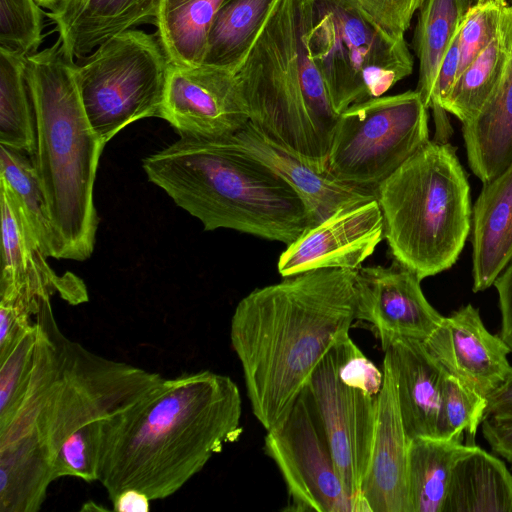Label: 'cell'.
<instances>
[{
	"label": "cell",
	"mask_w": 512,
	"mask_h": 512,
	"mask_svg": "<svg viewBox=\"0 0 512 512\" xmlns=\"http://www.w3.org/2000/svg\"><path fill=\"white\" fill-rule=\"evenodd\" d=\"M393 259L420 280L450 269L470 233L467 175L449 142L428 140L376 190Z\"/></svg>",
	"instance_id": "cell-7"
},
{
	"label": "cell",
	"mask_w": 512,
	"mask_h": 512,
	"mask_svg": "<svg viewBox=\"0 0 512 512\" xmlns=\"http://www.w3.org/2000/svg\"><path fill=\"white\" fill-rule=\"evenodd\" d=\"M158 117L180 137L208 140L232 136L249 122L236 73L205 63L170 65Z\"/></svg>",
	"instance_id": "cell-13"
},
{
	"label": "cell",
	"mask_w": 512,
	"mask_h": 512,
	"mask_svg": "<svg viewBox=\"0 0 512 512\" xmlns=\"http://www.w3.org/2000/svg\"><path fill=\"white\" fill-rule=\"evenodd\" d=\"M442 512H512V474L498 457L471 445L453 466Z\"/></svg>",
	"instance_id": "cell-24"
},
{
	"label": "cell",
	"mask_w": 512,
	"mask_h": 512,
	"mask_svg": "<svg viewBox=\"0 0 512 512\" xmlns=\"http://www.w3.org/2000/svg\"><path fill=\"white\" fill-rule=\"evenodd\" d=\"M82 59L76 68L82 103L105 145L127 125L158 117L171 63L156 33L128 29Z\"/></svg>",
	"instance_id": "cell-10"
},
{
	"label": "cell",
	"mask_w": 512,
	"mask_h": 512,
	"mask_svg": "<svg viewBox=\"0 0 512 512\" xmlns=\"http://www.w3.org/2000/svg\"><path fill=\"white\" fill-rule=\"evenodd\" d=\"M225 0H159L154 25L172 65L195 67L205 58L212 23Z\"/></svg>",
	"instance_id": "cell-26"
},
{
	"label": "cell",
	"mask_w": 512,
	"mask_h": 512,
	"mask_svg": "<svg viewBox=\"0 0 512 512\" xmlns=\"http://www.w3.org/2000/svg\"><path fill=\"white\" fill-rule=\"evenodd\" d=\"M226 139L270 168L302 200L312 227L339 209L376 199V192L341 183L270 142L250 122Z\"/></svg>",
	"instance_id": "cell-18"
},
{
	"label": "cell",
	"mask_w": 512,
	"mask_h": 512,
	"mask_svg": "<svg viewBox=\"0 0 512 512\" xmlns=\"http://www.w3.org/2000/svg\"><path fill=\"white\" fill-rule=\"evenodd\" d=\"M307 44L338 114L413 72L405 38L387 34L354 0H312Z\"/></svg>",
	"instance_id": "cell-8"
},
{
	"label": "cell",
	"mask_w": 512,
	"mask_h": 512,
	"mask_svg": "<svg viewBox=\"0 0 512 512\" xmlns=\"http://www.w3.org/2000/svg\"><path fill=\"white\" fill-rule=\"evenodd\" d=\"M473 291L494 285L512 260V163L483 183L472 212Z\"/></svg>",
	"instance_id": "cell-22"
},
{
	"label": "cell",
	"mask_w": 512,
	"mask_h": 512,
	"mask_svg": "<svg viewBox=\"0 0 512 512\" xmlns=\"http://www.w3.org/2000/svg\"><path fill=\"white\" fill-rule=\"evenodd\" d=\"M236 383L209 370L163 379L130 408L100 420L98 482L112 501L136 489L170 497L242 434Z\"/></svg>",
	"instance_id": "cell-2"
},
{
	"label": "cell",
	"mask_w": 512,
	"mask_h": 512,
	"mask_svg": "<svg viewBox=\"0 0 512 512\" xmlns=\"http://www.w3.org/2000/svg\"><path fill=\"white\" fill-rule=\"evenodd\" d=\"M150 499L141 491L127 489L120 492L113 500V511L116 512H147Z\"/></svg>",
	"instance_id": "cell-42"
},
{
	"label": "cell",
	"mask_w": 512,
	"mask_h": 512,
	"mask_svg": "<svg viewBox=\"0 0 512 512\" xmlns=\"http://www.w3.org/2000/svg\"><path fill=\"white\" fill-rule=\"evenodd\" d=\"M383 365L394 379L401 419L409 441L418 437L437 438L444 368L422 341L410 338L394 341L384 351Z\"/></svg>",
	"instance_id": "cell-20"
},
{
	"label": "cell",
	"mask_w": 512,
	"mask_h": 512,
	"mask_svg": "<svg viewBox=\"0 0 512 512\" xmlns=\"http://www.w3.org/2000/svg\"><path fill=\"white\" fill-rule=\"evenodd\" d=\"M36 0H0V47L30 56L43 35V11Z\"/></svg>",
	"instance_id": "cell-33"
},
{
	"label": "cell",
	"mask_w": 512,
	"mask_h": 512,
	"mask_svg": "<svg viewBox=\"0 0 512 512\" xmlns=\"http://www.w3.org/2000/svg\"><path fill=\"white\" fill-rule=\"evenodd\" d=\"M26 56L0 47V144L36 152V124L26 78Z\"/></svg>",
	"instance_id": "cell-30"
},
{
	"label": "cell",
	"mask_w": 512,
	"mask_h": 512,
	"mask_svg": "<svg viewBox=\"0 0 512 512\" xmlns=\"http://www.w3.org/2000/svg\"><path fill=\"white\" fill-rule=\"evenodd\" d=\"M280 0H225L212 23L203 63L237 72Z\"/></svg>",
	"instance_id": "cell-27"
},
{
	"label": "cell",
	"mask_w": 512,
	"mask_h": 512,
	"mask_svg": "<svg viewBox=\"0 0 512 512\" xmlns=\"http://www.w3.org/2000/svg\"><path fill=\"white\" fill-rule=\"evenodd\" d=\"M383 373L372 453L361 495L370 512H411L407 481L409 439L394 379L385 365Z\"/></svg>",
	"instance_id": "cell-19"
},
{
	"label": "cell",
	"mask_w": 512,
	"mask_h": 512,
	"mask_svg": "<svg viewBox=\"0 0 512 512\" xmlns=\"http://www.w3.org/2000/svg\"><path fill=\"white\" fill-rule=\"evenodd\" d=\"M64 0H36V2L44 8H48L50 11L55 9Z\"/></svg>",
	"instance_id": "cell-43"
},
{
	"label": "cell",
	"mask_w": 512,
	"mask_h": 512,
	"mask_svg": "<svg viewBox=\"0 0 512 512\" xmlns=\"http://www.w3.org/2000/svg\"><path fill=\"white\" fill-rule=\"evenodd\" d=\"M483 420L512 422V368L505 380L486 396Z\"/></svg>",
	"instance_id": "cell-39"
},
{
	"label": "cell",
	"mask_w": 512,
	"mask_h": 512,
	"mask_svg": "<svg viewBox=\"0 0 512 512\" xmlns=\"http://www.w3.org/2000/svg\"><path fill=\"white\" fill-rule=\"evenodd\" d=\"M471 445L458 438L418 437L409 441L407 481L411 512H442L453 466Z\"/></svg>",
	"instance_id": "cell-28"
},
{
	"label": "cell",
	"mask_w": 512,
	"mask_h": 512,
	"mask_svg": "<svg viewBox=\"0 0 512 512\" xmlns=\"http://www.w3.org/2000/svg\"><path fill=\"white\" fill-rule=\"evenodd\" d=\"M159 0H64L46 15L71 59L84 58L110 37L153 23Z\"/></svg>",
	"instance_id": "cell-21"
},
{
	"label": "cell",
	"mask_w": 512,
	"mask_h": 512,
	"mask_svg": "<svg viewBox=\"0 0 512 512\" xmlns=\"http://www.w3.org/2000/svg\"><path fill=\"white\" fill-rule=\"evenodd\" d=\"M512 58V5L494 40L457 76L440 102L461 123L474 119L496 92Z\"/></svg>",
	"instance_id": "cell-25"
},
{
	"label": "cell",
	"mask_w": 512,
	"mask_h": 512,
	"mask_svg": "<svg viewBox=\"0 0 512 512\" xmlns=\"http://www.w3.org/2000/svg\"><path fill=\"white\" fill-rule=\"evenodd\" d=\"M472 172L489 182L512 163V58L503 78L479 114L462 124Z\"/></svg>",
	"instance_id": "cell-23"
},
{
	"label": "cell",
	"mask_w": 512,
	"mask_h": 512,
	"mask_svg": "<svg viewBox=\"0 0 512 512\" xmlns=\"http://www.w3.org/2000/svg\"><path fill=\"white\" fill-rule=\"evenodd\" d=\"M384 239L376 199L339 209L287 245L277 268L288 277L321 268L357 270Z\"/></svg>",
	"instance_id": "cell-15"
},
{
	"label": "cell",
	"mask_w": 512,
	"mask_h": 512,
	"mask_svg": "<svg viewBox=\"0 0 512 512\" xmlns=\"http://www.w3.org/2000/svg\"><path fill=\"white\" fill-rule=\"evenodd\" d=\"M383 380V370L347 334L329 349L307 384L356 512H370L361 490L371 458Z\"/></svg>",
	"instance_id": "cell-9"
},
{
	"label": "cell",
	"mask_w": 512,
	"mask_h": 512,
	"mask_svg": "<svg viewBox=\"0 0 512 512\" xmlns=\"http://www.w3.org/2000/svg\"><path fill=\"white\" fill-rule=\"evenodd\" d=\"M423 343L448 373L484 397L505 380L512 368L507 358L509 346L500 335L487 330L472 304L443 316Z\"/></svg>",
	"instance_id": "cell-16"
},
{
	"label": "cell",
	"mask_w": 512,
	"mask_h": 512,
	"mask_svg": "<svg viewBox=\"0 0 512 512\" xmlns=\"http://www.w3.org/2000/svg\"><path fill=\"white\" fill-rule=\"evenodd\" d=\"M312 0H280L236 72L249 122L270 142L319 172L338 121L311 59Z\"/></svg>",
	"instance_id": "cell-6"
},
{
	"label": "cell",
	"mask_w": 512,
	"mask_h": 512,
	"mask_svg": "<svg viewBox=\"0 0 512 512\" xmlns=\"http://www.w3.org/2000/svg\"><path fill=\"white\" fill-rule=\"evenodd\" d=\"M420 278L394 260L389 266H361L355 275V320L369 323L385 351L394 341L424 342L443 316L424 296Z\"/></svg>",
	"instance_id": "cell-14"
},
{
	"label": "cell",
	"mask_w": 512,
	"mask_h": 512,
	"mask_svg": "<svg viewBox=\"0 0 512 512\" xmlns=\"http://www.w3.org/2000/svg\"><path fill=\"white\" fill-rule=\"evenodd\" d=\"M494 286L501 315L500 336L512 352V264L496 279Z\"/></svg>",
	"instance_id": "cell-40"
},
{
	"label": "cell",
	"mask_w": 512,
	"mask_h": 512,
	"mask_svg": "<svg viewBox=\"0 0 512 512\" xmlns=\"http://www.w3.org/2000/svg\"><path fill=\"white\" fill-rule=\"evenodd\" d=\"M35 322L27 379L0 417V487L18 501L40 505L54 481V460L63 443L85 425L130 408L164 378L67 338L50 297L41 299Z\"/></svg>",
	"instance_id": "cell-1"
},
{
	"label": "cell",
	"mask_w": 512,
	"mask_h": 512,
	"mask_svg": "<svg viewBox=\"0 0 512 512\" xmlns=\"http://www.w3.org/2000/svg\"><path fill=\"white\" fill-rule=\"evenodd\" d=\"M472 0H424L419 8L412 46L419 61L416 91L427 109L441 61L459 32Z\"/></svg>",
	"instance_id": "cell-29"
},
{
	"label": "cell",
	"mask_w": 512,
	"mask_h": 512,
	"mask_svg": "<svg viewBox=\"0 0 512 512\" xmlns=\"http://www.w3.org/2000/svg\"><path fill=\"white\" fill-rule=\"evenodd\" d=\"M76 68L59 39L26 58L36 124L33 160L55 235L56 258L83 261L96 240L93 188L105 144L86 115Z\"/></svg>",
	"instance_id": "cell-5"
},
{
	"label": "cell",
	"mask_w": 512,
	"mask_h": 512,
	"mask_svg": "<svg viewBox=\"0 0 512 512\" xmlns=\"http://www.w3.org/2000/svg\"><path fill=\"white\" fill-rule=\"evenodd\" d=\"M512 5V0H507Z\"/></svg>",
	"instance_id": "cell-44"
},
{
	"label": "cell",
	"mask_w": 512,
	"mask_h": 512,
	"mask_svg": "<svg viewBox=\"0 0 512 512\" xmlns=\"http://www.w3.org/2000/svg\"><path fill=\"white\" fill-rule=\"evenodd\" d=\"M387 34L404 39L412 18L424 0H354Z\"/></svg>",
	"instance_id": "cell-37"
},
{
	"label": "cell",
	"mask_w": 512,
	"mask_h": 512,
	"mask_svg": "<svg viewBox=\"0 0 512 512\" xmlns=\"http://www.w3.org/2000/svg\"><path fill=\"white\" fill-rule=\"evenodd\" d=\"M510 5L507 0H478L471 3L458 32V75L497 36Z\"/></svg>",
	"instance_id": "cell-34"
},
{
	"label": "cell",
	"mask_w": 512,
	"mask_h": 512,
	"mask_svg": "<svg viewBox=\"0 0 512 512\" xmlns=\"http://www.w3.org/2000/svg\"><path fill=\"white\" fill-rule=\"evenodd\" d=\"M460 49L458 33L446 51L438 69L430 97L429 109H437L459 73Z\"/></svg>",
	"instance_id": "cell-38"
},
{
	"label": "cell",
	"mask_w": 512,
	"mask_h": 512,
	"mask_svg": "<svg viewBox=\"0 0 512 512\" xmlns=\"http://www.w3.org/2000/svg\"><path fill=\"white\" fill-rule=\"evenodd\" d=\"M0 178L16 195L44 254L47 257L56 258L55 235L42 185L31 155L0 144Z\"/></svg>",
	"instance_id": "cell-31"
},
{
	"label": "cell",
	"mask_w": 512,
	"mask_h": 512,
	"mask_svg": "<svg viewBox=\"0 0 512 512\" xmlns=\"http://www.w3.org/2000/svg\"><path fill=\"white\" fill-rule=\"evenodd\" d=\"M1 278L0 284H29L45 296L57 294L72 305L88 301L84 282L67 272L56 274L9 185L0 178Z\"/></svg>",
	"instance_id": "cell-17"
},
{
	"label": "cell",
	"mask_w": 512,
	"mask_h": 512,
	"mask_svg": "<svg viewBox=\"0 0 512 512\" xmlns=\"http://www.w3.org/2000/svg\"><path fill=\"white\" fill-rule=\"evenodd\" d=\"M481 428L492 451L512 465V422L497 423L483 420Z\"/></svg>",
	"instance_id": "cell-41"
},
{
	"label": "cell",
	"mask_w": 512,
	"mask_h": 512,
	"mask_svg": "<svg viewBox=\"0 0 512 512\" xmlns=\"http://www.w3.org/2000/svg\"><path fill=\"white\" fill-rule=\"evenodd\" d=\"M142 166L149 181L206 231L232 229L289 245L309 228L295 191L226 138L180 137Z\"/></svg>",
	"instance_id": "cell-4"
},
{
	"label": "cell",
	"mask_w": 512,
	"mask_h": 512,
	"mask_svg": "<svg viewBox=\"0 0 512 512\" xmlns=\"http://www.w3.org/2000/svg\"><path fill=\"white\" fill-rule=\"evenodd\" d=\"M100 420L85 425L63 443L54 460V481L68 476L98 481Z\"/></svg>",
	"instance_id": "cell-35"
},
{
	"label": "cell",
	"mask_w": 512,
	"mask_h": 512,
	"mask_svg": "<svg viewBox=\"0 0 512 512\" xmlns=\"http://www.w3.org/2000/svg\"><path fill=\"white\" fill-rule=\"evenodd\" d=\"M486 397L478 394L444 369L441 380L437 438L463 439L471 443L482 423Z\"/></svg>",
	"instance_id": "cell-32"
},
{
	"label": "cell",
	"mask_w": 512,
	"mask_h": 512,
	"mask_svg": "<svg viewBox=\"0 0 512 512\" xmlns=\"http://www.w3.org/2000/svg\"><path fill=\"white\" fill-rule=\"evenodd\" d=\"M36 336L37 326L34 319L33 325L0 360V416L11 409L24 387L32 364Z\"/></svg>",
	"instance_id": "cell-36"
},
{
	"label": "cell",
	"mask_w": 512,
	"mask_h": 512,
	"mask_svg": "<svg viewBox=\"0 0 512 512\" xmlns=\"http://www.w3.org/2000/svg\"><path fill=\"white\" fill-rule=\"evenodd\" d=\"M356 270L321 268L256 288L237 304L230 341L252 412L277 426L355 320Z\"/></svg>",
	"instance_id": "cell-3"
},
{
	"label": "cell",
	"mask_w": 512,
	"mask_h": 512,
	"mask_svg": "<svg viewBox=\"0 0 512 512\" xmlns=\"http://www.w3.org/2000/svg\"><path fill=\"white\" fill-rule=\"evenodd\" d=\"M428 140V109L416 90L358 102L339 114L325 173L376 192Z\"/></svg>",
	"instance_id": "cell-11"
},
{
	"label": "cell",
	"mask_w": 512,
	"mask_h": 512,
	"mask_svg": "<svg viewBox=\"0 0 512 512\" xmlns=\"http://www.w3.org/2000/svg\"><path fill=\"white\" fill-rule=\"evenodd\" d=\"M476 1H478V0H472V2H476Z\"/></svg>",
	"instance_id": "cell-45"
},
{
	"label": "cell",
	"mask_w": 512,
	"mask_h": 512,
	"mask_svg": "<svg viewBox=\"0 0 512 512\" xmlns=\"http://www.w3.org/2000/svg\"><path fill=\"white\" fill-rule=\"evenodd\" d=\"M264 450L278 467L297 512H356L337 471L307 386L287 416L267 431Z\"/></svg>",
	"instance_id": "cell-12"
}]
</instances>
